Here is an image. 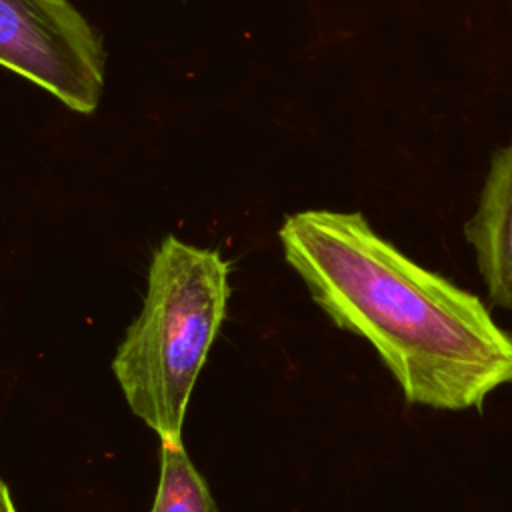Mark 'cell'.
I'll use <instances>...</instances> for the list:
<instances>
[{"label": "cell", "mask_w": 512, "mask_h": 512, "mask_svg": "<svg viewBox=\"0 0 512 512\" xmlns=\"http://www.w3.org/2000/svg\"><path fill=\"white\" fill-rule=\"evenodd\" d=\"M150 512H218L182 442H162L160 482Z\"/></svg>", "instance_id": "cell-5"}, {"label": "cell", "mask_w": 512, "mask_h": 512, "mask_svg": "<svg viewBox=\"0 0 512 512\" xmlns=\"http://www.w3.org/2000/svg\"><path fill=\"white\" fill-rule=\"evenodd\" d=\"M0 66L78 114H92L104 92L102 38L70 0H0Z\"/></svg>", "instance_id": "cell-3"}, {"label": "cell", "mask_w": 512, "mask_h": 512, "mask_svg": "<svg viewBox=\"0 0 512 512\" xmlns=\"http://www.w3.org/2000/svg\"><path fill=\"white\" fill-rule=\"evenodd\" d=\"M0 512H16L10 490H8V486L4 484L2 478H0Z\"/></svg>", "instance_id": "cell-6"}, {"label": "cell", "mask_w": 512, "mask_h": 512, "mask_svg": "<svg viewBox=\"0 0 512 512\" xmlns=\"http://www.w3.org/2000/svg\"><path fill=\"white\" fill-rule=\"evenodd\" d=\"M230 266L218 250L166 236L152 254L140 316L112 360L130 410L160 442H182L196 378L226 316Z\"/></svg>", "instance_id": "cell-2"}, {"label": "cell", "mask_w": 512, "mask_h": 512, "mask_svg": "<svg viewBox=\"0 0 512 512\" xmlns=\"http://www.w3.org/2000/svg\"><path fill=\"white\" fill-rule=\"evenodd\" d=\"M278 236L312 300L338 328L372 344L406 402L482 408L512 382V334L484 302L410 260L360 212H296Z\"/></svg>", "instance_id": "cell-1"}, {"label": "cell", "mask_w": 512, "mask_h": 512, "mask_svg": "<svg viewBox=\"0 0 512 512\" xmlns=\"http://www.w3.org/2000/svg\"><path fill=\"white\" fill-rule=\"evenodd\" d=\"M464 236L474 248L490 302L512 312V140L492 154Z\"/></svg>", "instance_id": "cell-4"}]
</instances>
